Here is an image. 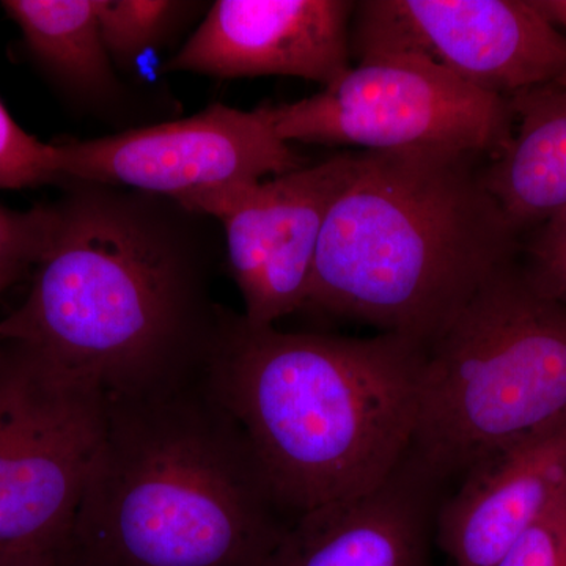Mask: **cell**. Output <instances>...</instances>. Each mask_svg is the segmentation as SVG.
<instances>
[{"mask_svg":"<svg viewBox=\"0 0 566 566\" xmlns=\"http://www.w3.org/2000/svg\"><path fill=\"white\" fill-rule=\"evenodd\" d=\"M513 133L482 175L517 232L566 208V81L510 98Z\"/></svg>","mask_w":566,"mask_h":566,"instance_id":"obj_14","label":"cell"},{"mask_svg":"<svg viewBox=\"0 0 566 566\" xmlns=\"http://www.w3.org/2000/svg\"><path fill=\"white\" fill-rule=\"evenodd\" d=\"M424 346L283 333L230 312L208 379L292 521L381 485L411 450Z\"/></svg>","mask_w":566,"mask_h":566,"instance_id":"obj_3","label":"cell"},{"mask_svg":"<svg viewBox=\"0 0 566 566\" xmlns=\"http://www.w3.org/2000/svg\"><path fill=\"white\" fill-rule=\"evenodd\" d=\"M51 227L50 205L31 211L0 207V285L9 289L39 262Z\"/></svg>","mask_w":566,"mask_h":566,"instance_id":"obj_18","label":"cell"},{"mask_svg":"<svg viewBox=\"0 0 566 566\" xmlns=\"http://www.w3.org/2000/svg\"><path fill=\"white\" fill-rule=\"evenodd\" d=\"M54 144L24 132L0 103V189H25L59 181Z\"/></svg>","mask_w":566,"mask_h":566,"instance_id":"obj_17","label":"cell"},{"mask_svg":"<svg viewBox=\"0 0 566 566\" xmlns=\"http://www.w3.org/2000/svg\"><path fill=\"white\" fill-rule=\"evenodd\" d=\"M535 2L557 28L566 29V0H535Z\"/></svg>","mask_w":566,"mask_h":566,"instance_id":"obj_21","label":"cell"},{"mask_svg":"<svg viewBox=\"0 0 566 566\" xmlns=\"http://www.w3.org/2000/svg\"><path fill=\"white\" fill-rule=\"evenodd\" d=\"M521 263L528 282L566 307V208L536 227Z\"/></svg>","mask_w":566,"mask_h":566,"instance_id":"obj_19","label":"cell"},{"mask_svg":"<svg viewBox=\"0 0 566 566\" xmlns=\"http://www.w3.org/2000/svg\"><path fill=\"white\" fill-rule=\"evenodd\" d=\"M352 52L422 63L506 99L566 81V33L535 0L356 2Z\"/></svg>","mask_w":566,"mask_h":566,"instance_id":"obj_8","label":"cell"},{"mask_svg":"<svg viewBox=\"0 0 566 566\" xmlns=\"http://www.w3.org/2000/svg\"><path fill=\"white\" fill-rule=\"evenodd\" d=\"M483 159L354 153L324 222L305 308L430 344L521 253V233L483 182Z\"/></svg>","mask_w":566,"mask_h":566,"instance_id":"obj_4","label":"cell"},{"mask_svg":"<svg viewBox=\"0 0 566 566\" xmlns=\"http://www.w3.org/2000/svg\"><path fill=\"white\" fill-rule=\"evenodd\" d=\"M354 9L348 0H218L164 71L292 76L327 87L352 66Z\"/></svg>","mask_w":566,"mask_h":566,"instance_id":"obj_11","label":"cell"},{"mask_svg":"<svg viewBox=\"0 0 566 566\" xmlns=\"http://www.w3.org/2000/svg\"><path fill=\"white\" fill-rule=\"evenodd\" d=\"M99 0H6L35 61L52 80L85 103L111 102L118 92L115 65L104 44Z\"/></svg>","mask_w":566,"mask_h":566,"instance_id":"obj_15","label":"cell"},{"mask_svg":"<svg viewBox=\"0 0 566 566\" xmlns=\"http://www.w3.org/2000/svg\"><path fill=\"white\" fill-rule=\"evenodd\" d=\"M566 495V419L472 465L439 502L436 547L452 566H494Z\"/></svg>","mask_w":566,"mask_h":566,"instance_id":"obj_12","label":"cell"},{"mask_svg":"<svg viewBox=\"0 0 566 566\" xmlns=\"http://www.w3.org/2000/svg\"><path fill=\"white\" fill-rule=\"evenodd\" d=\"M24 303L0 322L22 346L106 400L203 375L227 308L212 283L222 230L174 200L65 181Z\"/></svg>","mask_w":566,"mask_h":566,"instance_id":"obj_1","label":"cell"},{"mask_svg":"<svg viewBox=\"0 0 566 566\" xmlns=\"http://www.w3.org/2000/svg\"><path fill=\"white\" fill-rule=\"evenodd\" d=\"M0 566H73L66 558H40V560L6 562Z\"/></svg>","mask_w":566,"mask_h":566,"instance_id":"obj_22","label":"cell"},{"mask_svg":"<svg viewBox=\"0 0 566 566\" xmlns=\"http://www.w3.org/2000/svg\"><path fill=\"white\" fill-rule=\"evenodd\" d=\"M3 290H6V289H3V286H2V285H0V293H2V292H3Z\"/></svg>","mask_w":566,"mask_h":566,"instance_id":"obj_23","label":"cell"},{"mask_svg":"<svg viewBox=\"0 0 566 566\" xmlns=\"http://www.w3.org/2000/svg\"><path fill=\"white\" fill-rule=\"evenodd\" d=\"M52 164L61 182L134 189L188 210L305 166L262 107L240 111L223 104L181 120L54 145Z\"/></svg>","mask_w":566,"mask_h":566,"instance_id":"obj_9","label":"cell"},{"mask_svg":"<svg viewBox=\"0 0 566 566\" xmlns=\"http://www.w3.org/2000/svg\"><path fill=\"white\" fill-rule=\"evenodd\" d=\"M262 111L289 144L364 151L434 150L491 159L513 133L510 99L397 59L357 62L311 98Z\"/></svg>","mask_w":566,"mask_h":566,"instance_id":"obj_7","label":"cell"},{"mask_svg":"<svg viewBox=\"0 0 566 566\" xmlns=\"http://www.w3.org/2000/svg\"><path fill=\"white\" fill-rule=\"evenodd\" d=\"M199 7L174 0H99V25L112 62L129 69L145 52L161 48L180 31Z\"/></svg>","mask_w":566,"mask_h":566,"instance_id":"obj_16","label":"cell"},{"mask_svg":"<svg viewBox=\"0 0 566 566\" xmlns=\"http://www.w3.org/2000/svg\"><path fill=\"white\" fill-rule=\"evenodd\" d=\"M494 566H566V495L535 521Z\"/></svg>","mask_w":566,"mask_h":566,"instance_id":"obj_20","label":"cell"},{"mask_svg":"<svg viewBox=\"0 0 566 566\" xmlns=\"http://www.w3.org/2000/svg\"><path fill=\"white\" fill-rule=\"evenodd\" d=\"M439 486L406 457L374 490L294 520L264 566H434Z\"/></svg>","mask_w":566,"mask_h":566,"instance_id":"obj_13","label":"cell"},{"mask_svg":"<svg viewBox=\"0 0 566 566\" xmlns=\"http://www.w3.org/2000/svg\"><path fill=\"white\" fill-rule=\"evenodd\" d=\"M107 400L0 342V564L66 558Z\"/></svg>","mask_w":566,"mask_h":566,"instance_id":"obj_6","label":"cell"},{"mask_svg":"<svg viewBox=\"0 0 566 566\" xmlns=\"http://www.w3.org/2000/svg\"><path fill=\"white\" fill-rule=\"evenodd\" d=\"M292 523L207 370L107 400L66 558L73 566H264Z\"/></svg>","mask_w":566,"mask_h":566,"instance_id":"obj_2","label":"cell"},{"mask_svg":"<svg viewBox=\"0 0 566 566\" xmlns=\"http://www.w3.org/2000/svg\"><path fill=\"white\" fill-rule=\"evenodd\" d=\"M354 153L197 203L221 226L226 264L245 322L275 326L304 311L324 222L353 170Z\"/></svg>","mask_w":566,"mask_h":566,"instance_id":"obj_10","label":"cell"},{"mask_svg":"<svg viewBox=\"0 0 566 566\" xmlns=\"http://www.w3.org/2000/svg\"><path fill=\"white\" fill-rule=\"evenodd\" d=\"M565 419L566 307L516 259L424 345L408 457L441 485Z\"/></svg>","mask_w":566,"mask_h":566,"instance_id":"obj_5","label":"cell"}]
</instances>
